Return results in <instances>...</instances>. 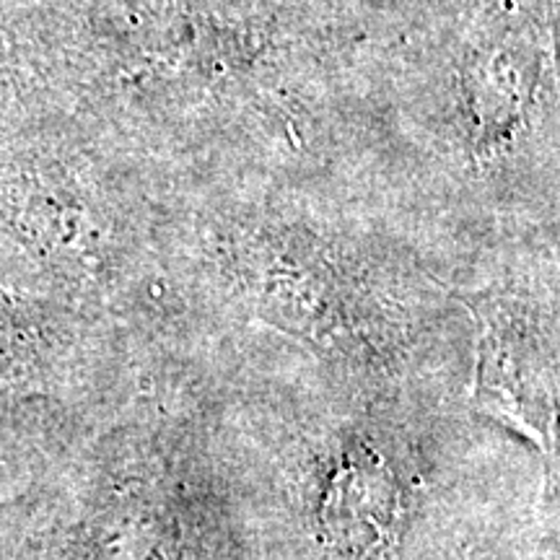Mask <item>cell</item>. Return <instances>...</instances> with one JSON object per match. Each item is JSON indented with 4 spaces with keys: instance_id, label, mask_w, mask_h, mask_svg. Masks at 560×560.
Wrapping results in <instances>:
<instances>
[{
    "instance_id": "6da1fadb",
    "label": "cell",
    "mask_w": 560,
    "mask_h": 560,
    "mask_svg": "<svg viewBox=\"0 0 560 560\" xmlns=\"http://www.w3.org/2000/svg\"><path fill=\"white\" fill-rule=\"evenodd\" d=\"M478 327L472 402L545 457H556V350L527 306L499 293L462 296Z\"/></svg>"
},
{
    "instance_id": "7a4b0ae2",
    "label": "cell",
    "mask_w": 560,
    "mask_h": 560,
    "mask_svg": "<svg viewBox=\"0 0 560 560\" xmlns=\"http://www.w3.org/2000/svg\"><path fill=\"white\" fill-rule=\"evenodd\" d=\"M240 272L262 317L319 346L353 348L361 338L346 285L322 257L299 244L255 242L244 249Z\"/></svg>"
},
{
    "instance_id": "3957f363",
    "label": "cell",
    "mask_w": 560,
    "mask_h": 560,
    "mask_svg": "<svg viewBox=\"0 0 560 560\" xmlns=\"http://www.w3.org/2000/svg\"><path fill=\"white\" fill-rule=\"evenodd\" d=\"M402 516L400 482L363 444L340 446L319 480L322 540L340 560H384Z\"/></svg>"
}]
</instances>
